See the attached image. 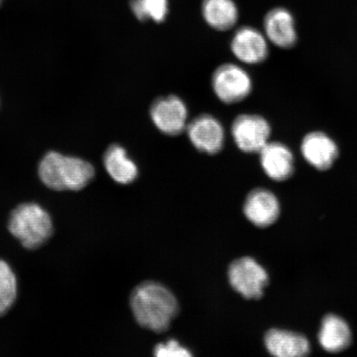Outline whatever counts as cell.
<instances>
[{"label": "cell", "mask_w": 357, "mask_h": 357, "mask_svg": "<svg viewBox=\"0 0 357 357\" xmlns=\"http://www.w3.org/2000/svg\"><path fill=\"white\" fill-rule=\"evenodd\" d=\"M131 307L137 322L156 333L166 331L178 312L174 294L153 281L142 283L133 290Z\"/></svg>", "instance_id": "1"}, {"label": "cell", "mask_w": 357, "mask_h": 357, "mask_svg": "<svg viewBox=\"0 0 357 357\" xmlns=\"http://www.w3.org/2000/svg\"><path fill=\"white\" fill-rule=\"evenodd\" d=\"M211 84L214 95L226 105L236 104L247 99L253 88L251 75L234 63L218 66L213 71Z\"/></svg>", "instance_id": "4"}, {"label": "cell", "mask_w": 357, "mask_h": 357, "mask_svg": "<svg viewBox=\"0 0 357 357\" xmlns=\"http://www.w3.org/2000/svg\"><path fill=\"white\" fill-rule=\"evenodd\" d=\"M185 132L192 146L208 155L220 153L225 144V130L222 124L211 114H201L192 119Z\"/></svg>", "instance_id": "8"}, {"label": "cell", "mask_w": 357, "mask_h": 357, "mask_svg": "<svg viewBox=\"0 0 357 357\" xmlns=\"http://www.w3.org/2000/svg\"><path fill=\"white\" fill-rule=\"evenodd\" d=\"M1 2H2V0H0V3H1Z\"/></svg>", "instance_id": "21"}, {"label": "cell", "mask_w": 357, "mask_h": 357, "mask_svg": "<svg viewBox=\"0 0 357 357\" xmlns=\"http://www.w3.org/2000/svg\"><path fill=\"white\" fill-rule=\"evenodd\" d=\"M268 42L281 49H290L298 42L296 20L292 13L284 7H276L268 12L263 22Z\"/></svg>", "instance_id": "11"}, {"label": "cell", "mask_w": 357, "mask_h": 357, "mask_svg": "<svg viewBox=\"0 0 357 357\" xmlns=\"http://www.w3.org/2000/svg\"><path fill=\"white\" fill-rule=\"evenodd\" d=\"M130 8L138 20L158 24L166 20L169 11L168 0H131Z\"/></svg>", "instance_id": "18"}, {"label": "cell", "mask_w": 357, "mask_h": 357, "mask_svg": "<svg viewBox=\"0 0 357 357\" xmlns=\"http://www.w3.org/2000/svg\"><path fill=\"white\" fill-rule=\"evenodd\" d=\"M230 47L236 59L247 65L261 64L269 56L265 34L253 26H243L236 30Z\"/></svg>", "instance_id": "9"}, {"label": "cell", "mask_w": 357, "mask_h": 357, "mask_svg": "<svg viewBox=\"0 0 357 357\" xmlns=\"http://www.w3.org/2000/svg\"><path fill=\"white\" fill-rule=\"evenodd\" d=\"M351 333L344 320L336 315L326 316L319 334V340L324 349L339 352L350 345Z\"/></svg>", "instance_id": "17"}, {"label": "cell", "mask_w": 357, "mask_h": 357, "mask_svg": "<svg viewBox=\"0 0 357 357\" xmlns=\"http://www.w3.org/2000/svg\"><path fill=\"white\" fill-rule=\"evenodd\" d=\"M202 15L209 26L221 32L234 28L239 17L234 0H204Z\"/></svg>", "instance_id": "16"}, {"label": "cell", "mask_w": 357, "mask_h": 357, "mask_svg": "<svg viewBox=\"0 0 357 357\" xmlns=\"http://www.w3.org/2000/svg\"><path fill=\"white\" fill-rule=\"evenodd\" d=\"M244 213L254 225L261 227L270 226L273 225L279 217V201L269 190H254L245 201Z\"/></svg>", "instance_id": "13"}, {"label": "cell", "mask_w": 357, "mask_h": 357, "mask_svg": "<svg viewBox=\"0 0 357 357\" xmlns=\"http://www.w3.org/2000/svg\"><path fill=\"white\" fill-rule=\"evenodd\" d=\"M265 343L268 351L278 357H301L310 354V342L303 335L271 329L266 334Z\"/></svg>", "instance_id": "14"}, {"label": "cell", "mask_w": 357, "mask_h": 357, "mask_svg": "<svg viewBox=\"0 0 357 357\" xmlns=\"http://www.w3.org/2000/svg\"><path fill=\"white\" fill-rule=\"evenodd\" d=\"M38 174L48 188L77 191L92 181L96 171L86 160L51 151L40 162Z\"/></svg>", "instance_id": "2"}, {"label": "cell", "mask_w": 357, "mask_h": 357, "mask_svg": "<svg viewBox=\"0 0 357 357\" xmlns=\"http://www.w3.org/2000/svg\"><path fill=\"white\" fill-rule=\"evenodd\" d=\"M104 165L110 177L119 184H131L138 176L136 163L129 158L127 150L121 145L113 144L108 147L104 155Z\"/></svg>", "instance_id": "15"}, {"label": "cell", "mask_w": 357, "mask_h": 357, "mask_svg": "<svg viewBox=\"0 0 357 357\" xmlns=\"http://www.w3.org/2000/svg\"><path fill=\"white\" fill-rule=\"evenodd\" d=\"M231 133L240 151L245 153H259L270 142L271 127L261 115L243 114L231 123Z\"/></svg>", "instance_id": "5"}, {"label": "cell", "mask_w": 357, "mask_h": 357, "mask_svg": "<svg viewBox=\"0 0 357 357\" xmlns=\"http://www.w3.org/2000/svg\"><path fill=\"white\" fill-rule=\"evenodd\" d=\"M151 122L158 131L167 136H178L188 125L189 111L184 100L177 96L159 97L149 111Z\"/></svg>", "instance_id": "6"}, {"label": "cell", "mask_w": 357, "mask_h": 357, "mask_svg": "<svg viewBox=\"0 0 357 357\" xmlns=\"http://www.w3.org/2000/svg\"><path fill=\"white\" fill-rule=\"evenodd\" d=\"M266 175L275 181H284L294 172V156L289 147L282 142H269L258 153Z\"/></svg>", "instance_id": "12"}, {"label": "cell", "mask_w": 357, "mask_h": 357, "mask_svg": "<svg viewBox=\"0 0 357 357\" xmlns=\"http://www.w3.org/2000/svg\"><path fill=\"white\" fill-rule=\"evenodd\" d=\"M8 230L24 248L36 249L51 238L52 218L37 204H21L11 213Z\"/></svg>", "instance_id": "3"}, {"label": "cell", "mask_w": 357, "mask_h": 357, "mask_svg": "<svg viewBox=\"0 0 357 357\" xmlns=\"http://www.w3.org/2000/svg\"><path fill=\"white\" fill-rule=\"evenodd\" d=\"M17 294L16 276L10 265L0 260V316L6 314L11 309Z\"/></svg>", "instance_id": "19"}, {"label": "cell", "mask_w": 357, "mask_h": 357, "mask_svg": "<svg viewBox=\"0 0 357 357\" xmlns=\"http://www.w3.org/2000/svg\"><path fill=\"white\" fill-rule=\"evenodd\" d=\"M229 282L236 292L248 300H258L268 284L266 270L252 257L234 261L229 269Z\"/></svg>", "instance_id": "7"}, {"label": "cell", "mask_w": 357, "mask_h": 357, "mask_svg": "<svg viewBox=\"0 0 357 357\" xmlns=\"http://www.w3.org/2000/svg\"><path fill=\"white\" fill-rule=\"evenodd\" d=\"M154 355L158 357H188L192 356L188 349L182 347L176 340L160 343L155 347Z\"/></svg>", "instance_id": "20"}, {"label": "cell", "mask_w": 357, "mask_h": 357, "mask_svg": "<svg viewBox=\"0 0 357 357\" xmlns=\"http://www.w3.org/2000/svg\"><path fill=\"white\" fill-rule=\"evenodd\" d=\"M301 151L306 162L319 171L331 168L339 155L337 142L321 131L307 133L302 139Z\"/></svg>", "instance_id": "10"}]
</instances>
